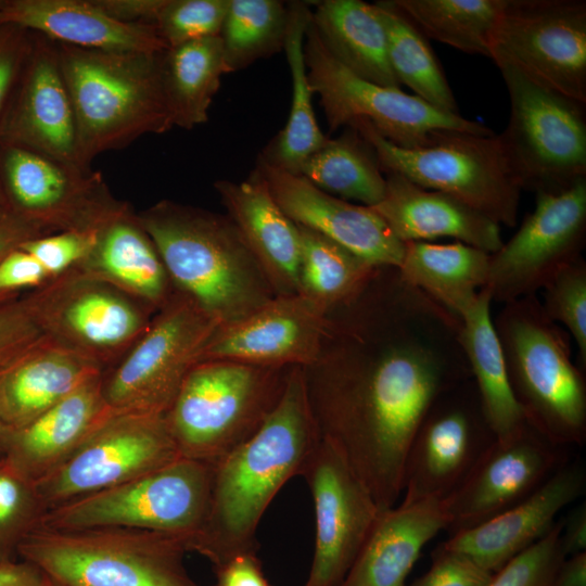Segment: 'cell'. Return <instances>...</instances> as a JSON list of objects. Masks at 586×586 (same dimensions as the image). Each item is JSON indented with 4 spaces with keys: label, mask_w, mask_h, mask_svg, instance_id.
<instances>
[{
    "label": "cell",
    "mask_w": 586,
    "mask_h": 586,
    "mask_svg": "<svg viewBox=\"0 0 586 586\" xmlns=\"http://www.w3.org/2000/svg\"><path fill=\"white\" fill-rule=\"evenodd\" d=\"M44 586H55L47 581V584Z\"/></svg>",
    "instance_id": "obj_58"
},
{
    "label": "cell",
    "mask_w": 586,
    "mask_h": 586,
    "mask_svg": "<svg viewBox=\"0 0 586 586\" xmlns=\"http://www.w3.org/2000/svg\"><path fill=\"white\" fill-rule=\"evenodd\" d=\"M329 314L301 293L275 296L243 319L219 326L201 361L310 368L332 336L334 320Z\"/></svg>",
    "instance_id": "obj_21"
},
{
    "label": "cell",
    "mask_w": 586,
    "mask_h": 586,
    "mask_svg": "<svg viewBox=\"0 0 586 586\" xmlns=\"http://www.w3.org/2000/svg\"><path fill=\"white\" fill-rule=\"evenodd\" d=\"M4 143L0 149L2 211L46 234L97 230L126 203L114 196L101 171Z\"/></svg>",
    "instance_id": "obj_14"
},
{
    "label": "cell",
    "mask_w": 586,
    "mask_h": 586,
    "mask_svg": "<svg viewBox=\"0 0 586 586\" xmlns=\"http://www.w3.org/2000/svg\"><path fill=\"white\" fill-rule=\"evenodd\" d=\"M77 126L78 160L174 127L162 81V53L85 49L56 42Z\"/></svg>",
    "instance_id": "obj_4"
},
{
    "label": "cell",
    "mask_w": 586,
    "mask_h": 586,
    "mask_svg": "<svg viewBox=\"0 0 586 586\" xmlns=\"http://www.w3.org/2000/svg\"><path fill=\"white\" fill-rule=\"evenodd\" d=\"M213 471L212 464L179 457L114 487L53 508L39 525L144 530L181 537L188 548L208 512Z\"/></svg>",
    "instance_id": "obj_10"
},
{
    "label": "cell",
    "mask_w": 586,
    "mask_h": 586,
    "mask_svg": "<svg viewBox=\"0 0 586 586\" xmlns=\"http://www.w3.org/2000/svg\"><path fill=\"white\" fill-rule=\"evenodd\" d=\"M296 226L301 245L298 293L331 313L349 301L377 267L322 234Z\"/></svg>",
    "instance_id": "obj_40"
},
{
    "label": "cell",
    "mask_w": 586,
    "mask_h": 586,
    "mask_svg": "<svg viewBox=\"0 0 586 586\" xmlns=\"http://www.w3.org/2000/svg\"><path fill=\"white\" fill-rule=\"evenodd\" d=\"M586 244V178L559 193H536L534 211L513 237L491 254L492 302L536 295L552 278L583 257Z\"/></svg>",
    "instance_id": "obj_17"
},
{
    "label": "cell",
    "mask_w": 586,
    "mask_h": 586,
    "mask_svg": "<svg viewBox=\"0 0 586 586\" xmlns=\"http://www.w3.org/2000/svg\"><path fill=\"white\" fill-rule=\"evenodd\" d=\"M33 34L20 90L2 137L8 142L81 166L75 113L61 71L56 42Z\"/></svg>",
    "instance_id": "obj_24"
},
{
    "label": "cell",
    "mask_w": 586,
    "mask_h": 586,
    "mask_svg": "<svg viewBox=\"0 0 586 586\" xmlns=\"http://www.w3.org/2000/svg\"><path fill=\"white\" fill-rule=\"evenodd\" d=\"M175 292L220 326L235 322L276 294L227 215L162 200L137 213Z\"/></svg>",
    "instance_id": "obj_3"
},
{
    "label": "cell",
    "mask_w": 586,
    "mask_h": 586,
    "mask_svg": "<svg viewBox=\"0 0 586 586\" xmlns=\"http://www.w3.org/2000/svg\"><path fill=\"white\" fill-rule=\"evenodd\" d=\"M470 381L442 396L422 420L406 458L400 502L446 499L494 440Z\"/></svg>",
    "instance_id": "obj_19"
},
{
    "label": "cell",
    "mask_w": 586,
    "mask_h": 586,
    "mask_svg": "<svg viewBox=\"0 0 586 586\" xmlns=\"http://www.w3.org/2000/svg\"><path fill=\"white\" fill-rule=\"evenodd\" d=\"M186 540L144 530L38 525L18 548L55 586H199L184 566Z\"/></svg>",
    "instance_id": "obj_6"
},
{
    "label": "cell",
    "mask_w": 586,
    "mask_h": 586,
    "mask_svg": "<svg viewBox=\"0 0 586 586\" xmlns=\"http://www.w3.org/2000/svg\"><path fill=\"white\" fill-rule=\"evenodd\" d=\"M220 323L175 292L127 353L102 374L113 411L165 413Z\"/></svg>",
    "instance_id": "obj_12"
},
{
    "label": "cell",
    "mask_w": 586,
    "mask_h": 586,
    "mask_svg": "<svg viewBox=\"0 0 586 586\" xmlns=\"http://www.w3.org/2000/svg\"><path fill=\"white\" fill-rule=\"evenodd\" d=\"M11 430L0 418V458L3 457Z\"/></svg>",
    "instance_id": "obj_57"
},
{
    "label": "cell",
    "mask_w": 586,
    "mask_h": 586,
    "mask_svg": "<svg viewBox=\"0 0 586 586\" xmlns=\"http://www.w3.org/2000/svg\"><path fill=\"white\" fill-rule=\"evenodd\" d=\"M102 373L89 358L46 336L0 374V418L11 431L20 429Z\"/></svg>",
    "instance_id": "obj_31"
},
{
    "label": "cell",
    "mask_w": 586,
    "mask_h": 586,
    "mask_svg": "<svg viewBox=\"0 0 586 586\" xmlns=\"http://www.w3.org/2000/svg\"><path fill=\"white\" fill-rule=\"evenodd\" d=\"M0 29V120H8L7 106L16 82L20 81L26 64L31 39H26L29 30L16 25L1 23ZM0 135L2 136L1 129Z\"/></svg>",
    "instance_id": "obj_49"
},
{
    "label": "cell",
    "mask_w": 586,
    "mask_h": 586,
    "mask_svg": "<svg viewBox=\"0 0 586 586\" xmlns=\"http://www.w3.org/2000/svg\"><path fill=\"white\" fill-rule=\"evenodd\" d=\"M563 520L527 549L493 574L487 586H551L555 574L566 557L561 544Z\"/></svg>",
    "instance_id": "obj_45"
},
{
    "label": "cell",
    "mask_w": 586,
    "mask_h": 586,
    "mask_svg": "<svg viewBox=\"0 0 586 586\" xmlns=\"http://www.w3.org/2000/svg\"><path fill=\"white\" fill-rule=\"evenodd\" d=\"M546 315L566 328L578 353V366L586 370V262L583 257L558 272L543 289Z\"/></svg>",
    "instance_id": "obj_43"
},
{
    "label": "cell",
    "mask_w": 586,
    "mask_h": 586,
    "mask_svg": "<svg viewBox=\"0 0 586 586\" xmlns=\"http://www.w3.org/2000/svg\"><path fill=\"white\" fill-rule=\"evenodd\" d=\"M331 355L306 373L320 438L365 484L381 510L403 493L406 458L433 405L471 380L460 319L398 271L342 306Z\"/></svg>",
    "instance_id": "obj_1"
},
{
    "label": "cell",
    "mask_w": 586,
    "mask_h": 586,
    "mask_svg": "<svg viewBox=\"0 0 586 586\" xmlns=\"http://www.w3.org/2000/svg\"><path fill=\"white\" fill-rule=\"evenodd\" d=\"M311 23L328 51L349 72L365 80L400 89L388 60L385 27L374 3L321 1L311 12Z\"/></svg>",
    "instance_id": "obj_33"
},
{
    "label": "cell",
    "mask_w": 586,
    "mask_h": 586,
    "mask_svg": "<svg viewBox=\"0 0 586 586\" xmlns=\"http://www.w3.org/2000/svg\"><path fill=\"white\" fill-rule=\"evenodd\" d=\"M288 4L278 0H229L219 38L228 73L283 49Z\"/></svg>",
    "instance_id": "obj_41"
},
{
    "label": "cell",
    "mask_w": 586,
    "mask_h": 586,
    "mask_svg": "<svg viewBox=\"0 0 586 586\" xmlns=\"http://www.w3.org/2000/svg\"><path fill=\"white\" fill-rule=\"evenodd\" d=\"M229 0H164L153 25L167 48L219 36Z\"/></svg>",
    "instance_id": "obj_44"
},
{
    "label": "cell",
    "mask_w": 586,
    "mask_h": 586,
    "mask_svg": "<svg viewBox=\"0 0 586 586\" xmlns=\"http://www.w3.org/2000/svg\"><path fill=\"white\" fill-rule=\"evenodd\" d=\"M49 278L29 253L20 247L13 250L0 260V304L18 298L22 291L34 290Z\"/></svg>",
    "instance_id": "obj_50"
},
{
    "label": "cell",
    "mask_w": 586,
    "mask_h": 586,
    "mask_svg": "<svg viewBox=\"0 0 586 586\" xmlns=\"http://www.w3.org/2000/svg\"><path fill=\"white\" fill-rule=\"evenodd\" d=\"M315 508V551L306 586H340L381 509L340 453L326 440L301 474Z\"/></svg>",
    "instance_id": "obj_18"
},
{
    "label": "cell",
    "mask_w": 586,
    "mask_h": 586,
    "mask_svg": "<svg viewBox=\"0 0 586 586\" xmlns=\"http://www.w3.org/2000/svg\"><path fill=\"white\" fill-rule=\"evenodd\" d=\"M46 512L36 484L0 458V563L20 559L21 544Z\"/></svg>",
    "instance_id": "obj_42"
},
{
    "label": "cell",
    "mask_w": 586,
    "mask_h": 586,
    "mask_svg": "<svg viewBox=\"0 0 586 586\" xmlns=\"http://www.w3.org/2000/svg\"><path fill=\"white\" fill-rule=\"evenodd\" d=\"M113 18L131 24H153L164 0H94Z\"/></svg>",
    "instance_id": "obj_52"
},
{
    "label": "cell",
    "mask_w": 586,
    "mask_h": 586,
    "mask_svg": "<svg viewBox=\"0 0 586 586\" xmlns=\"http://www.w3.org/2000/svg\"><path fill=\"white\" fill-rule=\"evenodd\" d=\"M0 23L85 49L142 53L167 49L153 24L117 21L94 0L5 1L0 3Z\"/></svg>",
    "instance_id": "obj_27"
},
{
    "label": "cell",
    "mask_w": 586,
    "mask_h": 586,
    "mask_svg": "<svg viewBox=\"0 0 586 586\" xmlns=\"http://www.w3.org/2000/svg\"><path fill=\"white\" fill-rule=\"evenodd\" d=\"M46 335L22 295L0 306V374L18 362Z\"/></svg>",
    "instance_id": "obj_47"
},
{
    "label": "cell",
    "mask_w": 586,
    "mask_h": 586,
    "mask_svg": "<svg viewBox=\"0 0 586 586\" xmlns=\"http://www.w3.org/2000/svg\"><path fill=\"white\" fill-rule=\"evenodd\" d=\"M22 298L47 337L103 372L127 353L156 313L79 268L49 278Z\"/></svg>",
    "instance_id": "obj_11"
},
{
    "label": "cell",
    "mask_w": 586,
    "mask_h": 586,
    "mask_svg": "<svg viewBox=\"0 0 586 586\" xmlns=\"http://www.w3.org/2000/svg\"><path fill=\"white\" fill-rule=\"evenodd\" d=\"M215 572L214 586H271L254 552L238 555Z\"/></svg>",
    "instance_id": "obj_51"
},
{
    "label": "cell",
    "mask_w": 586,
    "mask_h": 586,
    "mask_svg": "<svg viewBox=\"0 0 586 586\" xmlns=\"http://www.w3.org/2000/svg\"><path fill=\"white\" fill-rule=\"evenodd\" d=\"M447 525L443 500L381 510L340 586H405L423 547Z\"/></svg>",
    "instance_id": "obj_30"
},
{
    "label": "cell",
    "mask_w": 586,
    "mask_h": 586,
    "mask_svg": "<svg viewBox=\"0 0 586 586\" xmlns=\"http://www.w3.org/2000/svg\"><path fill=\"white\" fill-rule=\"evenodd\" d=\"M95 231H62L24 242L20 249L29 253L50 278L77 268L90 252Z\"/></svg>",
    "instance_id": "obj_46"
},
{
    "label": "cell",
    "mask_w": 586,
    "mask_h": 586,
    "mask_svg": "<svg viewBox=\"0 0 586 586\" xmlns=\"http://www.w3.org/2000/svg\"><path fill=\"white\" fill-rule=\"evenodd\" d=\"M491 254L454 241L406 242L400 276L459 319L486 285Z\"/></svg>",
    "instance_id": "obj_34"
},
{
    "label": "cell",
    "mask_w": 586,
    "mask_h": 586,
    "mask_svg": "<svg viewBox=\"0 0 586 586\" xmlns=\"http://www.w3.org/2000/svg\"><path fill=\"white\" fill-rule=\"evenodd\" d=\"M154 311L175 294L163 260L129 203L95 231L94 243L77 267Z\"/></svg>",
    "instance_id": "obj_29"
},
{
    "label": "cell",
    "mask_w": 586,
    "mask_h": 586,
    "mask_svg": "<svg viewBox=\"0 0 586 586\" xmlns=\"http://www.w3.org/2000/svg\"><path fill=\"white\" fill-rule=\"evenodd\" d=\"M384 198L370 206L402 242L453 238L493 254L504 241L497 222L444 192L385 173Z\"/></svg>",
    "instance_id": "obj_26"
},
{
    "label": "cell",
    "mask_w": 586,
    "mask_h": 586,
    "mask_svg": "<svg viewBox=\"0 0 586 586\" xmlns=\"http://www.w3.org/2000/svg\"><path fill=\"white\" fill-rule=\"evenodd\" d=\"M214 188L276 296L297 294L298 229L277 204L258 171L254 168L241 182L218 180Z\"/></svg>",
    "instance_id": "obj_25"
},
{
    "label": "cell",
    "mask_w": 586,
    "mask_h": 586,
    "mask_svg": "<svg viewBox=\"0 0 586 586\" xmlns=\"http://www.w3.org/2000/svg\"><path fill=\"white\" fill-rule=\"evenodd\" d=\"M289 18L283 49L292 79L288 120L259 156L269 165L297 175L305 160L328 139L316 120L304 54L311 12L304 2L288 4Z\"/></svg>",
    "instance_id": "obj_35"
},
{
    "label": "cell",
    "mask_w": 586,
    "mask_h": 586,
    "mask_svg": "<svg viewBox=\"0 0 586 586\" xmlns=\"http://www.w3.org/2000/svg\"><path fill=\"white\" fill-rule=\"evenodd\" d=\"M319 442L305 368L292 367L262 426L214 464L208 512L188 551L205 557L214 569L238 555L256 553L263 514L282 486L302 474Z\"/></svg>",
    "instance_id": "obj_2"
},
{
    "label": "cell",
    "mask_w": 586,
    "mask_h": 586,
    "mask_svg": "<svg viewBox=\"0 0 586 586\" xmlns=\"http://www.w3.org/2000/svg\"><path fill=\"white\" fill-rule=\"evenodd\" d=\"M429 39L470 54L492 56L506 0H393Z\"/></svg>",
    "instance_id": "obj_39"
},
{
    "label": "cell",
    "mask_w": 586,
    "mask_h": 586,
    "mask_svg": "<svg viewBox=\"0 0 586 586\" xmlns=\"http://www.w3.org/2000/svg\"><path fill=\"white\" fill-rule=\"evenodd\" d=\"M491 59L586 103V1L506 0Z\"/></svg>",
    "instance_id": "obj_16"
},
{
    "label": "cell",
    "mask_w": 586,
    "mask_h": 586,
    "mask_svg": "<svg viewBox=\"0 0 586 586\" xmlns=\"http://www.w3.org/2000/svg\"><path fill=\"white\" fill-rule=\"evenodd\" d=\"M179 457L164 413L112 410L86 442L36 487L49 511Z\"/></svg>",
    "instance_id": "obj_15"
},
{
    "label": "cell",
    "mask_w": 586,
    "mask_h": 586,
    "mask_svg": "<svg viewBox=\"0 0 586 586\" xmlns=\"http://www.w3.org/2000/svg\"><path fill=\"white\" fill-rule=\"evenodd\" d=\"M291 368L195 365L164 413L180 457L214 466L246 442L276 407Z\"/></svg>",
    "instance_id": "obj_7"
},
{
    "label": "cell",
    "mask_w": 586,
    "mask_h": 586,
    "mask_svg": "<svg viewBox=\"0 0 586 586\" xmlns=\"http://www.w3.org/2000/svg\"><path fill=\"white\" fill-rule=\"evenodd\" d=\"M346 127L310 154L297 175L331 195L374 206L384 198L385 176L372 146L354 127Z\"/></svg>",
    "instance_id": "obj_37"
},
{
    "label": "cell",
    "mask_w": 586,
    "mask_h": 586,
    "mask_svg": "<svg viewBox=\"0 0 586 586\" xmlns=\"http://www.w3.org/2000/svg\"><path fill=\"white\" fill-rule=\"evenodd\" d=\"M387 37L390 64L400 85L418 98L451 114H459L454 93L429 39L393 0L377 1Z\"/></svg>",
    "instance_id": "obj_38"
},
{
    "label": "cell",
    "mask_w": 586,
    "mask_h": 586,
    "mask_svg": "<svg viewBox=\"0 0 586 586\" xmlns=\"http://www.w3.org/2000/svg\"><path fill=\"white\" fill-rule=\"evenodd\" d=\"M0 3H1V1H0Z\"/></svg>",
    "instance_id": "obj_60"
},
{
    "label": "cell",
    "mask_w": 586,
    "mask_h": 586,
    "mask_svg": "<svg viewBox=\"0 0 586 586\" xmlns=\"http://www.w3.org/2000/svg\"><path fill=\"white\" fill-rule=\"evenodd\" d=\"M551 586H586V552L566 556L559 565Z\"/></svg>",
    "instance_id": "obj_56"
},
{
    "label": "cell",
    "mask_w": 586,
    "mask_h": 586,
    "mask_svg": "<svg viewBox=\"0 0 586 586\" xmlns=\"http://www.w3.org/2000/svg\"><path fill=\"white\" fill-rule=\"evenodd\" d=\"M493 573L440 545L430 569L408 586H487Z\"/></svg>",
    "instance_id": "obj_48"
},
{
    "label": "cell",
    "mask_w": 586,
    "mask_h": 586,
    "mask_svg": "<svg viewBox=\"0 0 586 586\" xmlns=\"http://www.w3.org/2000/svg\"><path fill=\"white\" fill-rule=\"evenodd\" d=\"M225 74L229 73L219 36L164 50L162 81L173 125L192 129L206 123Z\"/></svg>",
    "instance_id": "obj_36"
},
{
    "label": "cell",
    "mask_w": 586,
    "mask_h": 586,
    "mask_svg": "<svg viewBox=\"0 0 586 586\" xmlns=\"http://www.w3.org/2000/svg\"><path fill=\"white\" fill-rule=\"evenodd\" d=\"M585 486L582 464L564 463L526 498L474 527L450 535L442 546L494 574L544 537L557 522V514L578 499Z\"/></svg>",
    "instance_id": "obj_23"
},
{
    "label": "cell",
    "mask_w": 586,
    "mask_h": 586,
    "mask_svg": "<svg viewBox=\"0 0 586 586\" xmlns=\"http://www.w3.org/2000/svg\"><path fill=\"white\" fill-rule=\"evenodd\" d=\"M561 544L565 556L586 549V504L576 506L563 520Z\"/></svg>",
    "instance_id": "obj_54"
},
{
    "label": "cell",
    "mask_w": 586,
    "mask_h": 586,
    "mask_svg": "<svg viewBox=\"0 0 586 586\" xmlns=\"http://www.w3.org/2000/svg\"><path fill=\"white\" fill-rule=\"evenodd\" d=\"M255 169L284 214L353 252L373 267H398L405 243L370 207L331 195L300 175L269 165L259 155Z\"/></svg>",
    "instance_id": "obj_22"
},
{
    "label": "cell",
    "mask_w": 586,
    "mask_h": 586,
    "mask_svg": "<svg viewBox=\"0 0 586 586\" xmlns=\"http://www.w3.org/2000/svg\"><path fill=\"white\" fill-rule=\"evenodd\" d=\"M510 99L507 128L498 135L521 190L559 193L586 178V103L493 60Z\"/></svg>",
    "instance_id": "obj_9"
},
{
    "label": "cell",
    "mask_w": 586,
    "mask_h": 586,
    "mask_svg": "<svg viewBox=\"0 0 586 586\" xmlns=\"http://www.w3.org/2000/svg\"><path fill=\"white\" fill-rule=\"evenodd\" d=\"M3 215V211L1 208V205H0V217Z\"/></svg>",
    "instance_id": "obj_59"
},
{
    "label": "cell",
    "mask_w": 586,
    "mask_h": 586,
    "mask_svg": "<svg viewBox=\"0 0 586 586\" xmlns=\"http://www.w3.org/2000/svg\"><path fill=\"white\" fill-rule=\"evenodd\" d=\"M102 374L11 431L2 459L35 484L59 468L112 411L102 393Z\"/></svg>",
    "instance_id": "obj_28"
},
{
    "label": "cell",
    "mask_w": 586,
    "mask_h": 586,
    "mask_svg": "<svg viewBox=\"0 0 586 586\" xmlns=\"http://www.w3.org/2000/svg\"><path fill=\"white\" fill-rule=\"evenodd\" d=\"M562 448L527 422L494 438L461 484L443 500L450 535L474 527L520 502L564 464Z\"/></svg>",
    "instance_id": "obj_20"
},
{
    "label": "cell",
    "mask_w": 586,
    "mask_h": 586,
    "mask_svg": "<svg viewBox=\"0 0 586 586\" xmlns=\"http://www.w3.org/2000/svg\"><path fill=\"white\" fill-rule=\"evenodd\" d=\"M42 235L47 234L26 221L3 213L0 217V260L24 242Z\"/></svg>",
    "instance_id": "obj_53"
},
{
    "label": "cell",
    "mask_w": 586,
    "mask_h": 586,
    "mask_svg": "<svg viewBox=\"0 0 586 586\" xmlns=\"http://www.w3.org/2000/svg\"><path fill=\"white\" fill-rule=\"evenodd\" d=\"M493 323L526 422L560 448L584 444L586 378L573 362L570 334L536 295L502 304Z\"/></svg>",
    "instance_id": "obj_5"
},
{
    "label": "cell",
    "mask_w": 586,
    "mask_h": 586,
    "mask_svg": "<svg viewBox=\"0 0 586 586\" xmlns=\"http://www.w3.org/2000/svg\"><path fill=\"white\" fill-rule=\"evenodd\" d=\"M304 54L314 94H318L330 131L356 119H367L390 142L407 149L430 143L434 132H494L460 114L443 112L417 95L365 80L337 62L311 23L306 29Z\"/></svg>",
    "instance_id": "obj_13"
},
{
    "label": "cell",
    "mask_w": 586,
    "mask_h": 586,
    "mask_svg": "<svg viewBox=\"0 0 586 586\" xmlns=\"http://www.w3.org/2000/svg\"><path fill=\"white\" fill-rule=\"evenodd\" d=\"M304 586H306V585H304Z\"/></svg>",
    "instance_id": "obj_61"
},
{
    "label": "cell",
    "mask_w": 586,
    "mask_h": 586,
    "mask_svg": "<svg viewBox=\"0 0 586 586\" xmlns=\"http://www.w3.org/2000/svg\"><path fill=\"white\" fill-rule=\"evenodd\" d=\"M492 297L483 288L460 317L459 341L481 409L494 438H504L526 423L511 391L501 347L491 315Z\"/></svg>",
    "instance_id": "obj_32"
},
{
    "label": "cell",
    "mask_w": 586,
    "mask_h": 586,
    "mask_svg": "<svg viewBox=\"0 0 586 586\" xmlns=\"http://www.w3.org/2000/svg\"><path fill=\"white\" fill-rule=\"evenodd\" d=\"M347 126L372 146L383 174H398L424 189L449 194L498 225H517L521 189L498 135L441 130L429 144L407 149L386 140L367 119Z\"/></svg>",
    "instance_id": "obj_8"
},
{
    "label": "cell",
    "mask_w": 586,
    "mask_h": 586,
    "mask_svg": "<svg viewBox=\"0 0 586 586\" xmlns=\"http://www.w3.org/2000/svg\"><path fill=\"white\" fill-rule=\"evenodd\" d=\"M47 578L33 564L17 560L0 563V586H44Z\"/></svg>",
    "instance_id": "obj_55"
}]
</instances>
